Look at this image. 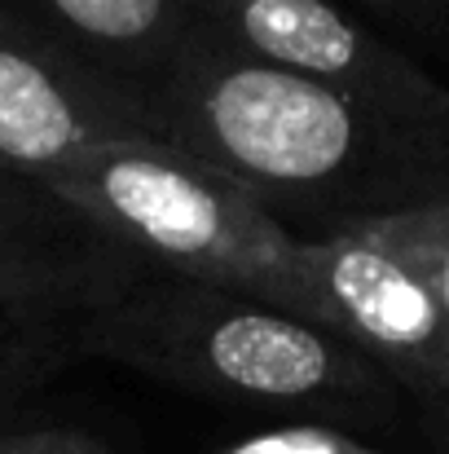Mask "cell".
<instances>
[{"mask_svg":"<svg viewBox=\"0 0 449 454\" xmlns=\"http://www.w3.org/2000/svg\"><path fill=\"white\" fill-rule=\"evenodd\" d=\"M159 142L247 190L299 243L449 199V129L278 71L234 40L146 98Z\"/></svg>","mask_w":449,"mask_h":454,"instance_id":"obj_1","label":"cell"},{"mask_svg":"<svg viewBox=\"0 0 449 454\" xmlns=\"http://www.w3.org/2000/svg\"><path fill=\"white\" fill-rule=\"evenodd\" d=\"M80 357H106L167 388L326 419H383L392 380L344 335L283 304L150 270L80 317Z\"/></svg>","mask_w":449,"mask_h":454,"instance_id":"obj_2","label":"cell"},{"mask_svg":"<svg viewBox=\"0 0 449 454\" xmlns=\"http://www.w3.org/2000/svg\"><path fill=\"white\" fill-rule=\"evenodd\" d=\"M44 185L154 270L238 287L326 326V309L299 265L296 234L247 190L181 151L163 142L102 146Z\"/></svg>","mask_w":449,"mask_h":454,"instance_id":"obj_3","label":"cell"},{"mask_svg":"<svg viewBox=\"0 0 449 454\" xmlns=\"http://www.w3.org/2000/svg\"><path fill=\"white\" fill-rule=\"evenodd\" d=\"M252 58L401 120L449 129V89L335 0H207Z\"/></svg>","mask_w":449,"mask_h":454,"instance_id":"obj_4","label":"cell"},{"mask_svg":"<svg viewBox=\"0 0 449 454\" xmlns=\"http://www.w3.org/2000/svg\"><path fill=\"white\" fill-rule=\"evenodd\" d=\"M120 142H159L146 98L66 62L0 13V172L53 181Z\"/></svg>","mask_w":449,"mask_h":454,"instance_id":"obj_5","label":"cell"},{"mask_svg":"<svg viewBox=\"0 0 449 454\" xmlns=\"http://www.w3.org/2000/svg\"><path fill=\"white\" fill-rule=\"evenodd\" d=\"M299 265L335 335L406 393H449V317L414 270L361 230L299 243Z\"/></svg>","mask_w":449,"mask_h":454,"instance_id":"obj_6","label":"cell"},{"mask_svg":"<svg viewBox=\"0 0 449 454\" xmlns=\"http://www.w3.org/2000/svg\"><path fill=\"white\" fill-rule=\"evenodd\" d=\"M150 270L53 185L0 172V309L89 317Z\"/></svg>","mask_w":449,"mask_h":454,"instance_id":"obj_7","label":"cell"},{"mask_svg":"<svg viewBox=\"0 0 449 454\" xmlns=\"http://www.w3.org/2000/svg\"><path fill=\"white\" fill-rule=\"evenodd\" d=\"M66 62L150 98L198 49L229 40L207 0H0Z\"/></svg>","mask_w":449,"mask_h":454,"instance_id":"obj_8","label":"cell"},{"mask_svg":"<svg viewBox=\"0 0 449 454\" xmlns=\"http://www.w3.org/2000/svg\"><path fill=\"white\" fill-rule=\"evenodd\" d=\"M80 357V317L0 309V415Z\"/></svg>","mask_w":449,"mask_h":454,"instance_id":"obj_9","label":"cell"},{"mask_svg":"<svg viewBox=\"0 0 449 454\" xmlns=\"http://www.w3.org/2000/svg\"><path fill=\"white\" fill-rule=\"evenodd\" d=\"M361 234L375 239L379 247H388L406 270H414L449 317V199L379 216V221L361 225Z\"/></svg>","mask_w":449,"mask_h":454,"instance_id":"obj_10","label":"cell"},{"mask_svg":"<svg viewBox=\"0 0 449 454\" xmlns=\"http://www.w3.org/2000/svg\"><path fill=\"white\" fill-rule=\"evenodd\" d=\"M212 454H383L366 446L361 437L335 428V424H283V428H265L252 437H238L229 446Z\"/></svg>","mask_w":449,"mask_h":454,"instance_id":"obj_11","label":"cell"},{"mask_svg":"<svg viewBox=\"0 0 449 454\" xmlns=\"http://www.w3.org/2000/svg\"><path fill=\"white\" fill-rule=\"evenodd\" d=\"M0 454H115L106 442L80 428H4Z\"/></svg>","mask_w":449,"mask_h":454,"instance_id":"obj_12","label":"cell"},{"mask_svg":"<svg viewBox=\"0 0 449 454\" xmlns=\"http://www.w3.org/2000/svg\"><path fill=\"white\" fill-rule=\"evenodd\" d=\"M370 4L401 22H437L449 13V0H370Z\"/></svg>","mask_w":449,"mask_h":454,"instance_id":"obj_13","label":"cell"},{"mask_svg":"<svg viewBox=\"0 0 449 454\" xmlns=\"http://www.w3.org/2000/svg\"><path fill=\"white\" fill-rule=\"evenodd\" d=\"M423 411H428V428H432V437L449 450V393L432 397V402H423Z\"/></svg>","mask_w":449,"mask_h":454,"instance_id":"obj_14","label":"cell"}]
</instances>
